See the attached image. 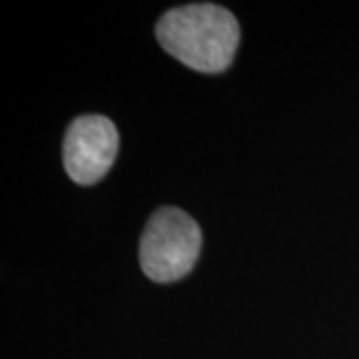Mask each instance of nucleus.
Instances as JSON below:
<instances>
[{"label": "nucleus", "mask_w": 359, "mask_h": 359, "mask_svg": "<svg viewBox=\"0 0 359 359\" xmlns=\"http://www.w3.org/2000/svg\"><path fill=\"white\" fill-rule=\"evenodd\" d=\"M162 48L198 72H224L240 42L236 16L218 4H186L166 13L156 26Z\"/></svg>", "instance_id": "nucleus-1"}, {"label": "nucleus", "mask_w": 359, "mask_h": 359, "mask_svg": "<svg viewBox=\"0 0 359 359\" xmlns=\"http://www.w3.org/2000/svg\"><path fill=\"white\" fill-rule=\"evenodd\" d=\"M200 248V226L178 208H162L152 214L142 233V269L154 282H176L196 266Z\"/></svg>", "instance_id": "nucleus-2"}, {"label": "nucleus", "mask_w": 359, "mask_h": 359, "mask_svg": "<svg viewBox=\"0 0 359 359\" xmlns=\"http://www.w3.org/2000/svg\"><path fill=\"white\" fill-rule=\"evenodd\" d=\"M118 130L106 116L88 114L72 120L65 136V168L80 186H92L114 164Z\"/></svg>", "instance_id": "nucleus-3"}]
</instances>
